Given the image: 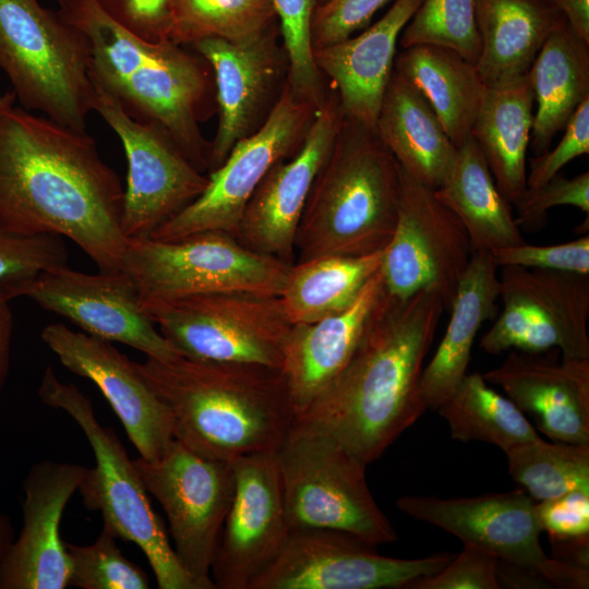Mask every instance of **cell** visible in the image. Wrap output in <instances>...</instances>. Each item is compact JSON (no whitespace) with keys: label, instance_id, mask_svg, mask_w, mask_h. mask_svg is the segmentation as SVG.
I'll list each match as a JSON object with an SVG mask.
<instances>
[{"label":"cell","instance_id":"f35d334b","mask_svg":"<svg viewBox=\"0 0 589 589\" xmlns=\"http://www.w3.org/2000/svg\"><path fill=\"white\" fill-rule=\"evenodd\" d=\"M106 526L89 545L65 543L70 566V586L82 589H147V574L128 560Z\"/></svg>","mask_w":589,"mask_h":589},{"label":"cell","instance_id":"7bdbcfd3","mask_svg":"<svg viewBox=\"0 0 589 589\" xmlns=\"http://www.w3.org/2000/svg\"><path fill=\"white\" fill-rule=\"evenodd\" d=\"M497 557L470 543L438 573L411 581L406 589H498Z\"/></svg>","mask_w":589,"mask_h":589},{"label":"cell","instance_id":"277c9868","mask_svg":"<svg viewBox=\"0 0 589 589\" xmlns=\"http://www.w3.org/2000/svg\"><path fill=\"white\" fill-rule=\"evenodd\" d=\"M60 15L91 49L92 82L133 118L159 124L202 172L209 144L200 123L212 113L213 73L197 53L170 40L149 43L115 21L98 0H58Z\"/></svg>","mask_w":589,"mask_h":589},{"label":"cell","instance_id":"f1b7e54d","mask_svg":"<svg viewBox=\"0 0 589 589\" xmlns=\"http://www.w3.org/2000/svg\"><path fill=\"white\" fill-rule=\"evenodd\" d=\"M480 56L476 64L488 87L526 76L549 34L564 15L551 0H477Z\"/></svg>","mask_w":589,"mask_h":589},{"label":"cell","instance_id":"8d00e7d4","mask_svg":"<svg viewBox=\"0 0 589 589\" xmlns=\"http://www.w3.org/2000/svg\"><path fill=\"white\" fill-rule=\"evenodd\" d=\"M505 455L512 479L534 501L589 491V444L550 443L539 437Z\"/></svg>","mask_w":589,"mask_h":589},{"label":"cell","instance_id":"6da1fadb","mask_svg":"<svg viewBox=\"0 0 589 589\" xmlns=\"http://www.w3.org/2000/svg\"><path fill=\"white\" fill-rule=\"evenodd\" d=\"M120 177L95 140L12 106L0 113V225L77 244L99 271L122 269L128 238Z\"/></svg>","mask_w":589,"mask_h":589},{"label":"cell","instance_id":"484cf974","mask_svg":"<svg viewBox=\"0 0 589 589\" xmlns=\"http://www.w3.org/2000/svg\"><path fill=\"white\" fill-rule=\"evenodd\" d=\"M384 291L380 268L345 310L312 323L293 325L285 347L281 371L296 414L347 365Z\"/></svg>","mask_w":589,"mask_h":589},{"label":"cell","instance_id":"6f0895ef","mask_svg":"<svg viewBox=\"0 0 589 589\" xmlns=\"http://www.w3.org/2000/svg\"><path fill=\"white\" fill-rule=\"evenodd\" d=\"M325 1H327V0H317V3H323Z\"/></svg>","mask_w":589,"mask_h":589},{"label":"cell","instance_id":"ac0fdd59","mask_svg":"<svg viewBox=\"0 0 589 589\" xmlns=\"http://www.w3.org/2000/svg\"><path fill=\"white\" fill-rule=\"evenodd\" d=\"M235 495L214 552L216 589H250L279 556L291 529L275 452L231 461Z\"/></svg>","mask_w":589,"mask_h":589},{"label":"cell","instance_id":"d6a6232c","mask_svg":"<svg viewBox=\"0 0 589 589\" xmlns=\"http://www.w3.org/2000/svg\"><path fill=\"white\" fill-rule=\"evenodd\" d=\"M394 69L425 97L456 147L471 136L485 88L476 64L453 49L424 44L404 48Z\"/></svg>","mask_w":589,"mask_h":589},{"label":"cell","instance_id":"c3c4849f","mask_svg":"<svg viewBox=\"0 0 589 589\" xmlns=\"http://www.w3.org/2000/svg\"><path fill=\"white\" fill-rule=\"evenodd\" d=\"M542 531L549 538L589 534V491L574 490L536 503Z\"/></svg>","mask_w":589,"mask_h":589},{"label":"cell","instance_id":"b9f144b4","mask_svg":"<svg viewBox=\"0 0 589 589\" xmlns=\"http://www.w3.org/2000/svg\"><path fill=\"white\" fill-rule=\"evenodd\" d=\"M497 267L556 271L589 275V236L553 245H533L525 242L491 253Z\"/></svg>","mask_w":589,"mask_h":589},{"label":"cell","instance_id":"11a10c76","mask_svg":"<svg viewBox=\"0 0 589 589\" xmlns=\"http://www.w3.org/2000/svg\"><path fill=\"white\" fill-rule=\"evenodd\" d=\"M13 541V529L9 518L0 512V562Z\"/></svg>","mask_w":589,"mask_h":589},{"label":"cell","instance_id":"681fc988","mask_svg":"<svg viewBox=\"0 0 589 589\" xmlns=\"http://www.w3.org/2000/svg\"><path fill=\"white\" fill-rule=\"evenodd\" d=\"M496 578L500 588H553L539 572L503 560H497Z\"/></svg>","mask_w":589,"mask_h":589},{"label":"cell","instance_id":"cb8c5ba5","mask_svg":"<svg viewBox=\"0 0 589 589\" xmlns=\"http://www.w3.org/2000/svg\"><path fill=\"white\" fill-rule=\"evenodd\" d=\"M548 351H510L482 376L552 441L589 444V358H557Z\"/></svg>","mask_w":589,"mask_h":589},{"label":"cell","instance_id":"603a6c76","mask_svg":"<svg viewBox=\"0 0 589 589\" xmlns=\"http://www.w3.org/2000/svg\"><path fill=\"white\" fill-rule=\"evenodd\" d=\"M273 26L240 41L201 39L191 47L211 67L219 122L208 151V169L220 166L232 147L259 127L280 74Z\"/></svg>","mask_w":589,"mask_h":589},{"label":"cell","instance_id":"4316f807","mask_svg":"<svg viewBox=\"0 0 589 589\" xmlns=\"http://www.w3.org/2000/svg\"><path fill=\"white\" fill-rule=\"evenodd\" d=\"M498 298V267L491 253H473L458 283L446 332L421 374L420 394L426 409L436 410L467 375L477 334L495 315Z\"/></svg>","mask_w":589,"mask_h":589},{"label":"cell","instance_id":"44dd1931","mask_svg":"<svg viewBox=\"0 0 589 589\" xmlns=\"http://www.w3.org/2000/svg\"><path fill=\"white\" fill-rule=\"evenodd\" d=\"M86 468L43 460L24 482L23 527L0 562V589H64L71 566L60 521Z\"/></svg>","mask_w":589,"mask_h":589},{"label":"cell","instance_id":"816d5d0a","mask_svg":"<svg viewBox=\"0 0 589 589\" xmlns=\"http://www.w3.org/2000/svg\"><path fill=\"white\" fill-rule=\"evenodd\" d=\"M10 301L0 288V392L5 384L11 360L14 320Z\"/></svg>","mask_w":589,"mask_h":589},{"label":"cell","instance_id":"e0dca14e","mask_svg":"<svg viewBox=\"0 0 589 589\" xmlns=\"http://www.w3.org/2000/svg\"><path fill=\"white\" fill-rule=\"evenodd\" d=\"M2 290L11 300L27 297L83 333L124 344L148 358L171 360L181 356L143 310L134 281L122 269L88 274L62 265Z\"/></svg>","mask_w":589,"mask_h":589},{"label":"cell","instance_id":"4dcf8cb0","mask_svg":"<svg viewBox=\"0 0 589 589\" xmlns=\"http://www.w3.org/2000/svg\"><path fill=\"white\" fill-rule=\"evenodd\" d=\"M434 194L462 224L472 253H492L525 242L510 203L497 190L472 136L457 147L455 163Z\"/></svg>","mask_w":589,"mask_h":589},{"label":"cell","instance_id":"db71d44e","mask_svg":"<svg viewBox=\"0 0 589 589\" xmlns=\"http://www.w3.org/2000/svg\"><path fill=\"white\" fill-rule=\"evenodd\" d=\"M573 31L589 43V0H551Z\"/></svg>","mask_w":589,"mask_h":589},{"label":"cell","instance_id":"d590c367","mask_svg":"<svg viewBox=\"0 0 589 589\" xmlns=\"http://www.w3.org/2000/svg\"><path fill=\"white\" fill-rule=\"evenodd\" d=\"M272 0H172L168 39L191 46L205 38L240 41L274 25Z\"/></svg>","mask_w":589,"mask_h":589},{"label":"cell","instance_id":"f907efd6","mask_svg":"<svg viewBox=\"0 0 589 589\" xmlns=\"http://www.w3.org/2000/svg\"><path fill=\"white\" fill-rule=\"evenodd\" d=\"M542 576L552 587L568 589H587L589 587V569L563 562L557 558H549Z\"/></svg>","mask_w":589,"mask_h":589},{"label":"cell","instance_id":"83f0119b","mask_svg":"<svg viewBox=\"0 0 589 589\" xmlns=\"http://www.w3.org/2000/svg\"><path fill=\"white\" fill-rule=\"evenodd\" d=\"M375 131L404 171L434 190L442 185L455 163L457 147L425 97L395 69Z\"/></svg>","mask_w":589,"mask_h":589},{"label":"cell","instance_id":"1f68e13d","mask_svg":"<svg viewBox=\"0 0 589 589\" xmlns=\"http://www.w3.org/2000/svg\"><path fill=\"white\" fill-rule=\"evenodd\" d=\"M533 103L528 74L505 86H485L471 131L497 190L509 203L527 188L526 155Z\"/></svg>","mask_w":589,"mask_h":589},{"label":"cell","instance_id":"52a82bcc","mask_svg":"<svg viewBox=\"0 0 589 589\" xmlns=\"http://www.w3.org/2000/svg\"><path fill=\"white\" fill-rule=\"evenodd\" d=\"M0 69L27 110L77 131L94 111L85 35L37 0H0Z\"/></svg>","mask_w":589,"mask_h":589},{"label":"cell","instance_id":"5bb4252c","mask_svg":"<svg viewBox=\"0 0 589 589\" xmlns=\"http://www.w3.org/2000/svg\"><path fill=\"white\" fill-rule=\"evenodd\" d=\"M94 87V111L120 139L128 163L123 233L128 240L149 238L204 191L208 178L159 124L131 117L116 98Z\"/></svg>","mask_w":589,"mask_h":589},{"label":"cell","instance_id":"9a60e30c","mask_svg":"<svg viewBox=\"0 0 589 589\" xmlns=\"http://www.w3.org/2000/svg\"><path fill=\"white\" fill-rule=\"evenodd\" d=\"M472 254L462 224L434 189L400 168L396 225L381 265L385 291L397 299L433 291L448 312Z\"/></svg>","mask_w":589,"mask_h":589},{"label":"cell","instance_id":"ab89813d","mask_svg":"<svg viewBox=\"0 0 589 589\" xmlns=\"http://www.w3.org/2000/svg\"><path fill=\"white\" fill-rule=\"evenodd\" d=\"M68 249L56 235H24L0 225V288L23 285L40 273L67 265Z\"/></svg>","mask_w":589,"mask_h":589},{"label":"cell","instance_id":"d6986e66","mask_svg":"<svg viewBox=\"0 0 589 589\" xmlns=\"http://www.w3.org/2000/svg\"><path fill=\"white\" fill-rule=\"evenodd\" d=\"M344 120L337 95L315 110L300 147L269 169L248 202L235 235L243 245L294 263L296 235L309 194Z\"/></svg>","mask_w":589,"mask_h":589},{"label":"cell","instance_id":"4fadbf2b","mask_svg":"<svg viewBox=\"0 0 589 589\" xmlns=\"http://www.w3.org/2000/svg\"><path fill=\"white\" fill-rule=\"evenodd\" d=\"M498 269L503 309L481 338L483 351L558 349L563 358H589V275L520 266Z\"/></svg>","mask_w":589,"mask_h":589},{"label":"cell","instance_id":"74e56055","mask_svg":"<svg viewBox=\"0 0 589 589\" xmlns=\"http://www.w3.org/2000/svg\"><path fill=\"white\" fill-rule=\"evenodd\" d=\"M476 7L477 0H423L400 34V48L447 47L477 64L481 44Z\"/></svg>","mask_w":589,"mask_h":589},{"label":"cell","instance_id":"ba28073f","mask_svg":"<svg viewBox=\"0 0 589 589\" xmlns=\"http://www.w3.org/2000/svg\"><path fill=\"white\" fill-rule=\"evenodd\" d=\"M275 455L291 530H338L373 545L397 539L370 492L366 465L336 440L292 425Z\"/></svg>","mask_w":589,"mask_h":589},{"label":"cell","instance_id":"60d3db41","mask_svg":"<svg viewBox=\"0 0 589 589\" xmlns=\"http://www.w3.org/2000/svg\"><path fill=\"white\" fill-rule=\"evenodd\" d=\"M516 208L518 227L532 229L543 224L549 209L570 205L589 213V172L566 178L560 173L539 187H527L512 203Z\"/></svg>","mask_w":589,"mask_h":589},{"label":"cell","instance_id":"836d02e7","mask_svg":"<svg viewBox=\"0 0 589 589\" xmlns=\"http://www.w3.org/2000/svg\"><path fill=\"white\" fill-rule=\"evenodd\" d=\"M384 250L294 262L280 294L292 324L312 323L348 308L381 268Z\"/></svg>","mask_w":589,"mask_h":589},{"label":"cell","instance_id":"7c38bea8","mask_svg":"<svg viewBox=\"0 0 589 589\" xmlns=\"http://www.w3.org/2000/svg\"><path fill=\"white\" fill-rule=\"evenodd\" d=\"M314 112L287 83L262 124L209 172L204 191L149 238L172 241L202 231L235 236L254 191L275 164L297 152Z\"/></svg>","mask_w":589,"mask_h":589},{"label":"cell","instance_id":"30bf717a","mask_svg":"<svg viewBox=\"0 0 589 589\" xmlns=\"http://www.w3.org/2000/svg\"><path fill=\"white\" fill-rule=\"evenodd\" d=\"M291 265L231 233L202 231L172 241L130 239L122 271L145 302L218 291L280 296Z\"/></svg>","mask_w":589,"mask_h":589},{"label":"cell","instance_id":"7dc6e473","mask_svg":"<svg viewBox=\"0 0 589 589\" xmlns=\"http://www.w3.org/2000/svg\"><path fill=\"white\" fill-rule=\"evenodd\" d=\"M105 11L136 37L169 40L172 0H98Z\"/></svg>","mask_w":589,"mask_h":589},{"label":"cell","instance_id":"f6af8a7d","mask_svg":"<svg viewBox=\"0 0 589 589\" xmlns=\"http://www.w3.org/2000/svg\"><path fill=\"white\" fill-rule=\"evenodd\" d=\"M284 41L288 69L296 77L315 71L311 21L317 0H272Z\"/></svg>","mask_w":589,"mask_h":589},{"label":"cell","instance_id":"3957f363","mask_svg":"<svg viewBox=\"0 0 589 589\" xmlns=\"http://www.w3.org/2000/svg\"><path fill=\"white\" fill-rule=\"evenodd\" d=\"M134 365L168 407L175 438L203 456L231 462L276 452L294 423L280 369L183 356Z\"/></svg>","mask_w":589,"mask_h":589},{"label":"cell","instance_id":"5b68a950","mask_svg":"<svg viewBox=\"0 0 589 589\" xmlns=\"http://www.w3.org/2000/svg\"><path fill=\"white\" fill-rule=\"evenodd\" d=\"M400 167L371 129L345 117L309 194L294 262L384 250L397 219Z\"/></svg>","mask_w":589,"mask_h":589},{"label":"cell","instance_id":"9f6ffc18","mask_svg":"<svg viewBox=\"0 0 589 589\" xmlns=\"http://www.w3.org/2000/svg\"><path fill=\"white\" fill-rule=\"evenodd\" d=\"M16 97L13 92L0 95V113L14 105Z\"/></svg>","mask_w":589,"mask_h":589},{"label":"cell","instance_id":"9c48e42d","mask_svg":"<svg viewBox=\"0 0 589 589\" xmlns=\"http://www.w3.org/2000/svg\"><path fill=\"white\" fill-rule=\"evenodd\" d=\"M185 358L280 369L294 324L280 296L218 291L141 302Z\"/></svg>","mask_w":589,"mask_h":589},{"label":"cell","instance_id":"2e32d148","mask_svg":"<svg viewBox=\"0 0 589 589\" xmlns=\"http://www.w3.org/2000/svg\"><path fill=\"white\" fill-rule=\"evenodd\" d=\"M454 556L395 558L347 532L291 530L279 556L250 589H406L442 570Z\"/></svg>","mask_w":589,"mask_h":589},{"label":"cell","instance_id":"f546056e","mask_svg":"<svg viewBox=\"0 0 589 589\" xmlns=\"http://www.w3.org/2000/svg\"><path fill=\"white\" fill-rule=\"evenodd\" d=\"M528 75L537 104L529 145L539 155L589 97V43L563 20L544 40Z\"/></svg>","mask_w":589,"mask_h":589},{"label":"cell","instance_id":"bcb514c9","mask_svg":"<svg viewBox=\"0 0 589 589\" xmlns=\"http://www.w3.org/2000/svg\"><path fill=\"white\" fill-rule=\"evenodd\" d=\"M560 143L530 159L527 187H539L560 173L574 158L589 153V97L575 110L565 125Z\"/></svg>","mask_w":589,"mask_h":589},{"label":"cell","instance_id":"8992f818","mask_svg":"<svg viewBox=\"0 0 589 589\" xmlns=\"http://www.w3.org/2000/svg\"><path fill=\"white\" fill-rule=\"evenodd\" d=\"M38 396L43 404L67 412L85 434L95 456L77 491L84 506L99 512L103 526L145 554L159 589H200L179 562L165 526L153 510L133 460L116 434L97 419L93 404L74 384L63 383L47 366Z\"/></svg>","mask_w":589,"mask_h":589},{"label":"cell","instance_id":"8fae6325","mask_svg":"<svg viewBox=\"0 0 589 589\" xmlns=\"http://www.w3.org/2000/svg\"><path fill=\"white\" fill-rule=\"evenodd\" d=\"M133 462L167 515L179 562L200 589H215L211 565L235 495L231 462L203 456L176 438L157 459Z\"/></svg>","mask_w":589,"mask_h":589},{"label":"cell","instance_id":"f5cc1de1","mask_svg":"<svg viewBox=\"0 0 589 589\" xmlns=\"http://www.w3.org/2000/svg\"><path fill=\"white\" fill-rule=\"evenodd\" d=\"M549 539L554 558L589 569V534Z\"/></svg>","mask_w":589,"mask_h":589},{"label":"cell","instance_id":"ffe728a7","mask_svg":"<svg viewBox=\"0 0 589 589\" xmlns=\"http://www.w3.org/2000/svg\"><path fill=\"white\" fill-rule=\"evenodd\" d=\"M41 340L61 364L100 389L140 457H160L175 438L171 413L136 370L109 341L61 323L45 326Z\"/></svg>","mask_w":589,"mask_h":589},{"label":"cell","instance_id":"ee69618b","mask_svg":"<svg viewBox=\"0 0 589 589\" xmlns=\"http://www.w3.org/2000/svg\"><path fill=\"white\" fill-rule=\"evenodd\" d=\"M390 0H327L317 3L311 21L313 49L340 40L365 27Z\"/></svg>","mask_w":589,"mask_h":589},{"label":"cell","instance_id":"7a4b0ae2","mask_svg":"<svg viewBox=\"0 0 589 589\" xmlns=\"http://www.w3.org/2000/svg\"><path fill=\"white\" fill-rule=\"evenodd\" d=\"M444 311L433 291H384L347 365L293 425L333 437L366 466L380 458L426 410L420 378Z\"/></svg>","mask_w":589,"mask_h":589},{"label":"cell","instance_id":"e575fe53","mask_svg":"<svg viewBox=\"0 0 589 589\" xmlns=\"http://www.w3.org/2000/svg\"><path fill=\"white\" fill-rule=\"evenodd\" d=\"M436 410L447 421L452 438L461 442L481 441L505 453L540 437L524 412L479 373L467 374Z\"/></svg>","mask_w":589,"mask_h":589},{"label":"cell","instance_id":"7402d4cb","mask_svg":"<svg viewBox=\"0 0 589 589\" xmlns=\"http://www.w3.org/2000/svg\"><path fill=\"white\" fill-rule=\"evenodd\" d=\"M396 506L406 515L478 545L498 560L539 572L549 556L540 544L542 532L536 501L524 490L488 493L473 497L441 498L408 495Z\"/></svg>","mask_w":589,"mask_h":589},{"label":"cell","instance_id":"d4e9b609","mask_svg":"<svg viewBox=\"0 0 589 589\" xmlns=\"http://www.w3.org/2000/svg\"><path fill=\"white\" fill-rule=\"evenodd\" d=\"M422 1L395 0L359 35L313 49L314 62L334 83L346 118L375 129L400 34Z\"/></svg>","mask_w":589,"mask_h":589}]
</instances>
